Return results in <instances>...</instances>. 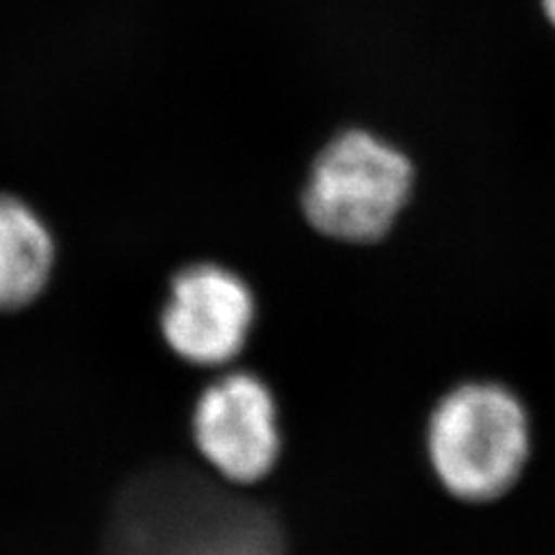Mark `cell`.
<instances>
[{
  "label": "cell",
  "instance_id": "cell-1",
  "mask_svg": "<svg viewBox=\"0 0 555 555\" xmlns=\"http://www.w3.org/2000/svg\"><path fill=\"white\" fill-rule=\"evenodd\" d=\"M112 544L116 555H287L267 505L183 463L130 479L114 509Z\"/></svg>",
  "mask_w": 555,
  "mask_h": 555
},
{
  "label": "cell",
  "instance_id": "cell-2",
  "mask_svg": "<svg viewBox=\"0 0 555 555\" xmlns=\"http://www.w3.org/2000/svg\"><path fill=\"white\" fill-rule=\"evenodd\" d=\"M433 475L461 502L512 493L532 459V422L520 398L495 382H465L433 408L426 428Z\"/></svg>",
  "mask_w": 555,
  "mask_h": 555
},
{
  "label": "cell",
  "instance_id": "cell-3",
  "mask_svg": "<svg viewBox=\"0 0 555 555\" xmlns=\"http://www.w3.org/2000/svg\"><path fill=\"white\" fill-rule=\"evenodd\" d=\"M414 183L408 155L366 130H347L312 163L304 214L322 232L347 243L385 236L405 208Z\"/></svg>",
  "mask_w": 555,
  "mask_h": 555
},
{
  "label": "cell",
  "instance_id": "cell-4",
  "mask_svg": "<svg viewBox=\"0 0 555 555\" xmlns=\"http://www.w3.org/2000/svg\"><path fill=\"white\" fill-rule=\"evenodd\" d=\"M193 440L208 470L222 481L250 486L271 475L283 433L267 382L248 371L216 377L195 403Z\"/></svg>",
  "mask_w": 555,
  "mask_h": 555
},
{
  "label": "cell",
  "instance_id": "cell-5",
  "mask_svg": "<svg viewBox=\"0 0 555 555\" xmlns=\"http://www.w3.org/2000/svg\"><path fill=\"white\" fill-rule=\"evenodd\" d=\"M255 312V294L241 275L202 262L173 275L160 326L173 354L193 366L220 369L246 347Z\"/></svg>",
  "mask_w": 555,
  "mask_h": 555
},
{
  "label": "cell",
  "instance_id": "cell-6",
  "mask_svg": "<svg viewBox=\"0 0 555 555\" xmlns=\"http://www.w3.org/2000/svg\"><path fill=\"white\" fill-rule=\"evenodd\" d=\"M54 269V238L30 206L0 193V310L40 297Z\"/></svg>",
  "mask_w": 555,
  "mask_h": 555
},
{
  "label": "cell",
  "instance_id": "cell-7",
  "mask_svg": "<svg viewBox=\"0 0 555 555\" xmlns=\"http://www.w3.org/2000/svg\"><path fill=\"white\" fill-rule=\"evenodd\" d=\"M544 10H546V16L555 26V0H544Z\"/></svg>",
  "mask_w": 555,
  "mask_h": 555
}]
</instances>
